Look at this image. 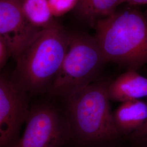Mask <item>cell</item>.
<instances>
[{
  "label": "cell",
  "mask_w": 147,
  "mask_h": 147,
  "mask_svg": "<svg viewBox=\"0 0 147 147\" xmlns=\"http://www.w3.org/2000/svg\"><path fill=\"white\" fill-rule=\"evenodd\" d=\"M9 56L11 53L8 45L3 38L0 36V70L4 67Z\"/></svg>",
  "instance_id": "obj_14"
},
{
  "label": "cell",
  "mask_w": 147,
  "mask_h": 147,
  "mask_svg": "<svg viewBox=\"0 0 147 147\" xmlns=\"http://www.w3.org/2000/svg\"><path fill=\"white\" fill-rule=\"evenodd\" d=\"M22 0H0V36L7 43L11 56L17 58L39 30L27 21Z\"/></svg>",
  "instance_id": "obj_7"
},
{
  "label": "cell",
  "mask_w": 147,
  "mask_h": 147,
  "mask_svg": "<svg viewBox=\"0 0 147 147\" xmlns=\"http://www.w3.org/2000/svg\"><path fill=\"white\" fill-rule=\"evenodd\" d=\"M143 14H144V17H145V18H146V19L147 20V9L146 11H145V12H144V13Z\"/></svg>",
  "instance_id": "obj_16"
},
{
  "label": "cell",
  "mask_w": 147,
  "mask_h": 147,
  "mask_svg": "<svg viewBox=\"0 0 147 147\" xmlns=\"http://www.w3.org/2000/svg\"><path fill=\"white\" fill-rule=\"evenodd\" d=\"M70 33L56 22L40 29L16 58L14 79L28 95L47 92L67 51Z\"/></svg>",
  "instance_id": "obj_2"
},
{
  "label": "cell",
  "mask_w": 147,
  "mask_h": 147,
  "mask_svg": "<svg viewBox=\"0 0 147 147\" xmlns=\"http://www.w3.org/2000/svg\"><path fill=\"white\" fill-rule=\"evenodd\" d=\"M79 0H48L53 17H60L74 10Z\"/></svg>",
  "instance_id": "obj_12"
},
{
  "label": "cell",
  "mask_w": 147,
  "mask_h": 147,
  "mask_svg": "<svg viewBox=\"0 0 147 147\" xmlns=\"http://www.w3.org/2000/svg\"><path fill=\"white\" fill-rule=\"evenodd\" d=\"M127 140L136 147H147V121L145 125Z\"/></svg>",
  "instance_id": "obj_13"
},
{
  "label": "cell",
  "mask_w": 147,
  "mask_h": 147,
  "mask_svg": "<svg viewBox=\"0 0 147 147\" xmlns=\"http://www.w3.org/2000/svg\"><path fill=\"white\" fill-rule=\"evenodd\" d=\"M124 3H127L131 5H147V0H124Z\"/></svg>",
  "instance_id": "obj_15"
},
{
  "label": "cell",
  "mask_w": 147,
  "mask_h": 147,
  "mask_svg": "<svg viewBox=\"0 0 147 147\" xmlns=\"http://www.w3.org/2000/svg\"><path fill=\"white\" fill-rule=\"evenodd\" d=\"M28 95L0 75V147H13L29 111Z\"/></svg>",
  "instance_id": "obj_6"
},
{
  "label": "cell",
  "mask_w": 147,
  "mask_h": 147,
  "mask_svg": "<svg viewBox=\"0 0 147 147\" xmlns=\"http://www.w3.org/2000/svg\"><path fill=\"white\" fill-rule=\"evenodd\" d=\"M110 100L124 102L147 96V78L136 70L127 69L117 79L111 80L108 87Z\"/></svg>",
  "instance_id": "obj_9"
},
{
  "label": "cell",
  "mask_w": 147,
  "mask_h": 147,
  "mask_svg": "<svg viewBox=\"0 0 147 147\" xmlns=\"http://www.w3.org/2000/svg\"><path fill=\"white\" fill-rule=\"evenodd\" d=\"M106 63L94 37L81 32L70 33L63 63L47 92L64 99L94 82Z\"/></svg>",
  "instance_id": "obj_4"
},
{
  "label": "cell",
  "mask_w": 147,
  "mask_h": 147,
  "mask_svg": "<svg viewBox=\"0 0 147 147\" xmlns=\"http://www.w3.org/2000/svg\"><path fill=\"white\" fill-rule=\"evenodd\" d=\"M24 132L13 147H66L71 143L63 110L49 101L29 109Z\"/></svg>",
  "instance_id": "obj_5"
},
{
  "label": "cell",
  "mask_w": 147,
  "mask_h": 147,
  "mask_svg": "<svg viewBox=\"0 0 147 147\" xmlns=\"http://www.w3.org/2000/svg\"><path fill=\"white\" fill-rule=\"evenodd\" d=\"M109 79H98L63 99L71 143L78 147H117V130L108 94Z\"/></svg>",
  "instance_id": "obj_1"
},
{
  "label": "cell",
  "mask_w": 147,
  "mask_h": 147,
  "mask_svg": "<svg viewBox=\"0 0 147 147\" xmlns=\"http://www.w3.org/2000/svg\"><path fill=\"white\" fill-rule=\"evenodd\" d=\"M117 130L123 138L129 137L138 131L147 121V103L140 100L122 102L113 112Z\"/></svg>",
  "instance_id": "obj_8"
},
{
  "label": "cell",
  "mask_w": 147,
  "mask_h": 147,
  "mask_svg": "<svg viewBox=\"0 0 147 147\" xmlns=\"http://www.w3.org/2000/svg\"><path fill=\"white\" fill-rule=\"evenodd\" d=\"M94 26L95 38L106 62L136 70L147 64V21L140 11H116Z\"/></svg>",
  "instance_id": "obj_3"
},
{
  "label": "cell",
  "mask_w": 147,
  "mask_h": 147,
  "mask_svg": "<svg viewBox=\"0 0 147 147\" xmlns=\"http://www.w3.org/2000/svg\"><path fill=\"white\" fill-rule=\"evenodd\" d=\"M22 9L27 21L37 29L47 28L55 22L48 0H22Z\"/></svg>",
  "instance_id": "obj_11"
},
{
  "label": "cell",
  "mask_w": 147,
  "mask_h": 147,
  "mask_svg": "<svg viewBox=\"0 0 147 147\" xmlns=\"http://www.w3.org/2000/svg\"></svg>",
  "instance_id": "obj_17"
},
{
  "label": "cell",
  "mask_w": 147,
  "mask_h": 147,
  "mask_svg": "<svg viewBox=\"0 0 147 147\" xmlns=\"http://www.w3.org/2000/svg\"><path fill=\"white\" fill-rule=\"evenodd\" d=\"M124 0H79L74 9L81 19L94 26L99 20L112 15Z\"/></svg>",
  "instance_id": "obj_10"
}]
</instances>
